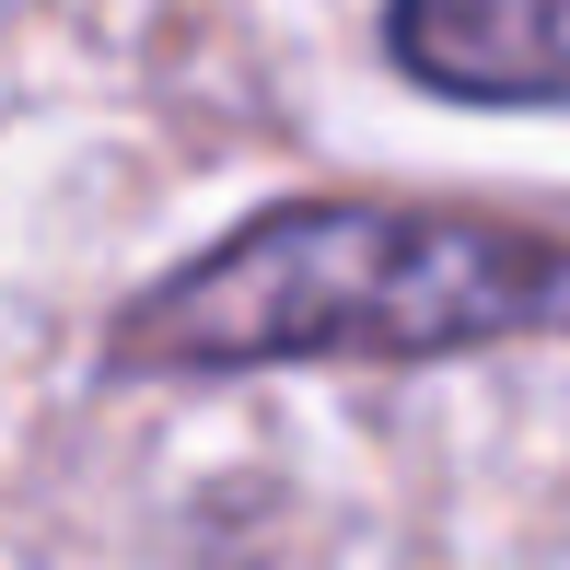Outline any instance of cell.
Returning <instances> with one entry per match:
<instances>
[{
  "instance_id": "7a4b0ae2",
  "label": "cell",
  "mask_w": 570,
  "mask_h": 570,
  "mask_svg": "<svg viewBox=\"0 0 570 570\" xmlns=\"http://www.w3.org/2000/svg\"><path fill=\"white\" fill-rule=\"evenodd\" d=\"M384 47L454 106H570V0H396Z\"/></svg>"
},
{
  "instance_id": "6da1fadb",
  "label": "cell",
  "mask_w": 570,
  "mask_h": 570,
  "mask_svg": "<svg viewBox=\"0 0 570 570\" xmlns=\"http://www.w3.org/2000/svg\"><path fill=\"white\" fill-rule=\"evenodd\" d=\"M501 338H570V245L524 222L292 198L117 315L106 361L140 384L268 373V361H443Z\"/></svg>"
}]
</instances>
